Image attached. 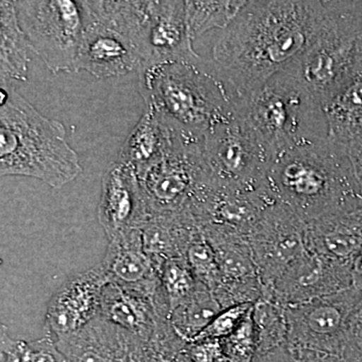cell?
<instances>
[{"mask_svg": "<svg viewBox=\"0 0 362 362\" xmlns=\"http://www.w3.org/2000/svg\"><path fill=\"white\" fill-rule=\"evenodd\" d=\"M247 240L263 290L308 251L306 223L279 202L266 209Z\"/></svg>", "mask_w": 362, "mask_h": 362, "instance_id": "13", "label": "cell"}, {"mask_svg": "<svg viewBox=\"0 0 362 362\" xmlns=\"http://www.w3.org/2000/svg\"><path fill=\"white\" fill-rule=\"evenodd\" d=\"M65 126L49 119L11 85H0V178L26 176L59 189L82 173Z\"/></svg>", "mask_w": 362, "mask_h": 362, "instance_id": "3", "label": "cell"}, {"mask_svg": "<svg viewBox=\"0 0 362 362\" xmlns=\"http://www.w3.org/2000/svg\"><path fill=\"white\" fill-rule=\"evenodd\" d=\"M359 61H362V11L361 16V25H359L358 35Z\"/></svg>", "mask_w": 362, "mask_h": 362, "instance_id": "40", "label": "cell"}, {"mask_svg": "<svg viewBox=\"0 0 362 362\" xmlns=\"http://www.w3.org/2000/svg\"><path fill=\"white\" fill-rule=\"evenodd\" d=\"M223 354L230 362H252L257 354V337L252 309L232 334L221 340Z\"/></svg>", "mask_w": 362, "mask_h": 362, "instance_id": "33", "label": "cell"}, {"mask_svg": "<svg viewBox=\"0 0 362 362\" xmlns=\"http://www.w3.org/2000/svg\"><path fill=\"white\" fill-rule=\"evenodd\" d=\"M329 1H247L213 47V64L240 98L286 70L322 30Z\"/></svg>", "mask_w": 362, "mask_h": 362, "instance_id": "1", "label": "cell"}, {"mask_svg": "<svg viewBox=\"0 0 362 362\" xmlns=\"http://www.w3.org/2000/svg\"><path fill=\"white\" fill-rule=\"evenodd\" d=\"M252 318L256 330V356L287 343L286 307L261 297L252 304Z\"/></svg>", "mask_w": 362, "mask_h": 362, "instance_id": "29", "label": "cell"}, {"mask_svg": "<svg viewBox=\"0 0 362 362\" xmlns=\"http://www.w3.org/2000/svg\"><path fill=\"white\" fill-rule=\"evenodd\" d=\"M161 291L169 307V313L192 296L199 282L195 280L185 258L169 259L158 266Z\"/></svg>", "mask_w": 362, "mask_h": 362, "instance_id": "30", "label": "cell"}, {"mask_svg": "<svg viewBox=\"0 0 362 362\" xmlns=\"http://www.w3.org/2000/svg\"><path fill=\"white\" fill-rule=\"evenodd\" d=\"M202 156L211 181L225 188L259 187L271 162L258 138L235 113L204 136Z\"/></svg>", "mask_w": 362, "mask_h": 362, "instance_id": "10", "label": "cell"}, {"mask_svg": "<svg viewBox=\"0 0 362 362\" xmlns=\"http://www.w3.org/2000/svg\"><path fill=\"white\" fill-rule=\"evenodd\" d=\"M102 266L109 283L156 295L160 288L156 264L143 247L141 228L109 240Z\"/></svg>", "mask_w": 362, "mask_h": 362, "instance_id": "19", "label": "cell"}, {"mask_svg": "<svg viewBox=\"0 0 362 362\" xmlns=\"http://www.w3.org/2000/svg\"><path fill=\"white\" fill-rule=\"evenodd\" d=\"M0 362H66L56 342L44 337L33 341L7 337L0 344Z\"/></svg>", "mask_w": 362, "mask_h": 362, "instance_id": "31", "label": "cell"}, {"mask_svg": "<svg viewBox=\"0 0 362 362\" xmlns=\"http://www.w3.org/2000/svg\"><path fill=\"white\" fill-rule=\"evenodd\" d=\"M344 148L349 157L357 187L362 195V134L347 143Z\"/></svg>", "mask_w": 362, "mask_h": 362, "instance_id": "38", "label": "cell"}, {"mask_svg": "<svg viewBox=\"0 0 362 362\" xmlns=\"http://www.w3.org/2000/svg\"><path fill=\"white\" fill-rule=\"evenodd\" d=\"M109 280L102 266L71 276L54 292L47 307L44 337L59 338L82 329L99 316L102 292Z\"/></svg>", "mask_w": 362, "mask_h": 362, "instance_id": "16", "label": "cell"}, {"mask_svg": "<svg viewBox=\"0 0 362 362\" xmlns=\"http://www.w3.org/2000/svg\"><path fill=\"white\" fill-rule=\"evenodd\" d=\"M7 332L6 326H4V324L0 322V335L4 334V333Z\"/></svg>", "mask_w": 362, "mask_h": 362, "instance_id": "41", "label": "cell"}, {"mask_svg": "<svg viewBox=\"0 0 362 362\" xmlns=\"http://www.w3.org/2000/svg\"><path fill=\"white\" fill-rule=\"evenodd\" d=\"M187 345L168 320L162 321L149 340L130 345L129 362H192Z\"/></svg>", "mask_w": 362, "mask_h": 362, "instance_id": "28", "label": "cell"}, {"mask_svg": "<svg viewBox=\"0 0 362 362\" xmlns=\"http://www.w3.org/2000/svg\"><path fill=\"white\" fill-rule=\"evenodd\" d=\"M199 232L194 221L182 214H149L141 228L143 247L158 269L166 259L185 258Z\"/></svg>", "mask_w": 362, "mask_h": 362, "instance_id": "23", "label": "cell"}, {"mask_svg": "<svg viewBox=\"0 0 362 362\" xmlns=\"http://www.w3.org/2000/svg\"><path fill=\"white\" fill-rule=\"evenodd\" d=\"M202 144L178 135L165 158L137 176L148 216L183 214L192 218L190 211L199 195L214 185L202 160Z\"/></svg>", "mask_w": 362, "mask_h": 362, "instance_id": "9", "label": "cell"}, {"mask_svg": "<svg viewBox=\"0 0 362 362\" xmlns=\"http://www.w3.org/2000/svg\"><path fill=\"white\" fill-rule=\"evenodd\" d=\"M264 185L274 201L306 225L362 206L346 151L329 137L275 157Z\"/></svg>", "mask_w": 362, "mask_h": 362, "instance_id": "2", "label": "cell"}, {"mask_svg": "<svg viewBox=\"0 0 362 362\" xmlns=\"http://www.w3.org/2000/svg\"><path fill=\"white\" fill-rule=\"evenodd\" d=\"M146 110L192 141L235 115L233 96L211 68L199 63L162 64L138 71Z\"/></svg>", "mask_w": 362, "mask_h": 362, "instance_id": "4", "label": "cell"}, {"mask_svg": "<svg viewBox=\"0 0 362 362\" xmlns=\"http://www.w3.org/2000/svg\"><path fill=\"white\" fill-rule=\"evenodd\" d=\"M30 51L16 2L0 0V85L28 80Z\"/></svg>", "mask_w": 362, "mask_h": 362, "instance_id": "25", "label": "cell"}, {"mask_svg": "<svg viewBox=\"0 0 362 362\" xmlns=\"http://www.w3.org/2000/svg\"><path fill=\"white\" fill-rule=\"evenodd\" d=\"M252 307V304L247 303L233 305L223 309L199 333V337L195 338L194 341L206 339L223 340V338L228 337L239 327Z\"/></svg>", "mask_w": 362, "mask_h": 362, "instance_id": "34", "label": "cell"}, {"mask_svg": "<svg viewBox=\"0 0 362 362\" xmlns=\"http://www.w3.org/2000/svg\"><path fill=\"white\" fill-rule=\"evenodd\" d=\"M233 107L271 161L288 150L328 138L322 106L287 71L235 98Z\"/></svg>", "mask_w": 362, "mask_h": 362, "instance_id": "5", "label": "cell"}, {"mask_svg": "<svg viewBox=\"0 0 362 362\" xmlns=\"http://www.w3.org/2000/svg\"><path fill=\"white\" fill-rule=\"evenodd\" d=\"M347 346L362 358V296L350 314L347 324Z\"/></svg>", "mask_w": 362, "mask_h": 362, "instance_id": "37", "label": "cell"}, {"mask_svg": "<svg viewBox=\"0 0 362 362\" xmlns=\"http://www.w3.org/2000/svg\"><path fill=\"white\" fill-rule=\"evenodd\" d=\"M362 296V290L350 287L286 307L287 343L298 349L338 356L347 346L350 314Z\"/></svg>", "mask_w": 362, "mask_h": 362, "instance_id": "11", "label": "cell"}, {"mask_svg": "<svg viewBox=\"0 0 362 362\" xmlns=\"http://www.w3.org/2000/svg\"><path fill=\"white\" fill-rule=\"evenodd\" d=\"M362 1H329L322 30L303 54L288 66L321 106L354 73L359 62Z\"/></svg>", "mask_w": 362, "mask_h": 362, "instance_id": "6", "label": "cell"}, {"mask_svg": "<svg viewBox=\"0 0 362 362\" xmlns=\"http://www.w3.org/2000/svg\"><path fill=\"white\" fill-rule=\"evenodd\" d=\"M221 310L214 293L199 283L194 294L169 313L168 320L176 334L190 343Z\"/></svg>", "mask_w": 362, "mask_h": 362, "instance_id": "26", "label": "cell"}, {"mask_svg": "<svg viewBox=\"0 0 362 362\" xmlns=\"http://www.w3.org/2000/svg\"><path fill=\"white\" fill-rule=\"evenodd\" d=\"M352 287L349 266L308 251L300 257L262 297L288 307Z\"/></svg>", "mask_w": 362, "mask_h": 362, "instance_id": "15", "label": "cell"}, {"mask_svg": "<svg viewBox=\"0 0 362 362\" xmlns=\"http://www.w3.org/2000/svg\"><path fill=\"white\" fill-rule=\"evenodd\" d=\"M84 32L77 71L99 78L140 70L136 45L140 1H82Z\"/></svg>", "mask_w": 362, "mask_h": 362, "instance_id": "7", "label": "cell"}, {"mask_svg": "<svg viewBox=\"0 0 362 362\" xmlns=\"http://www.w3.org/2000/svg\"><path fill=\"white\" fill-rule=\"evenodd\" d=\"M352 287L362 290V247L350 264Z\"/></svg>", "mask_w": 362, "mask_h": 362, "instance_id": "39", "label": "cell"}, {"mask_svg": "<svg viewBox=\"0 0 362 362\" xmlns=\"http://www.w3.org/2000/svg\"><path fill=\"white\" fill-rule=\"evenodd\" d=\"M334 356L298 349L285 343L266 354H259L252 362H332Z\"/></svg>", "mask_w": 362, "mask_h": 362, "instance_id": "35", "label": "cell"}, {"mask_svg": "<svg viewBox=\"0 0 362 362\" xmlns=\"http://www.w3.org/2000/svg\"><path fill=\"white\" fill-rule=\"evenodd\" d=\"M247 1H185L188 33L194 40L213 30H223Z\"/></svg>", "mask_w": 362, "mask_h": 362, "instance_id": "27", "label": "cell"}, {"mask_svg": "<svg viewBox=\"0 0 362 362\" xmlns=\"http://www.w3.org/2000/svg\"><path fill=\"white\" fill-rule=\"evenodd\" d=\"M177 133L156 114L145 109L126 138L116 161L129 166L136 175H141L165 158L175 147Z\"/></svg>", "mask_w": 362, "mask_h": 362, "instance_id": "22", "label": "cell"}, {"mask_svg": "<svg viewBox=\"0 0 362 362\" xmlns=\"http://www.w3.org/2000/svg\"><path fill=\"white\" fill-rule=\"evenodd\" d=\"M187 352L192 362L226 361L221 340H197V341L187 343Z\"/></svg>", "mask_w": 362, "mask_h": 362, "instance_id": "36", "label": "cell"}, {"mask_svg": "<svg viewBox=\"0 0 362 362\" xmlns=\"http://www.w3.org/2000/svg\"><path fill=\"white\" fill-rule=\"evenodd\" d=\"M307 247L349 266L362 247V206L306 225Z\"/></svg>", "mask_w": 362, "mask_h": 362, "instance_id": "20", "label": "cell"}, {"mask_svg": "<svg viewBox=\"0 0 362 362\" xmlns=\"http://www.w3.org/2000/svg\"><path fill=\"white\" fill-rule=\"evenodd\" d=\"M56 344L66 362H129L125 335L99 316Z\"/></svg>", "mask_w": 362, "mask_h": 362, "instance_id": "21", "label": "cell"}, {"mask_svg": "<svg viewBox=\"0 0 362 362\" xmlns=\"http://www.w3.org/2000/svg\"><path fill=\"white\" fill-rule=\"evenodd\" d=\"M97 216L109 240L144 225L148 211L139 180L129 166L115 161L105 173Z\"/></svg>", "mask_w": 362, "mask_h": 362, "instance_id": "17", "label": "cell"}, {"mask_svg": "<svg viewBox=\"0 0 362 362\" xmlns=\"http://www.w3.org/2000/svg\"><path fill=\"white\" fill-rule=\"evenodd\" d=\"M14 2L30 51L35 52L54 75L77 73L78 52L84 32L82 1Z\"/></svg>", "mask_w": 362, "mask_h": 362, "instance_id": "8", "label": "cell"}, {"mask_svg": "<svg viewBox=\"0 0 362 362\" xmlns=\"http://www.w3.org/2000/svg\"><path fill=\"white\" fill-rule=\"evenodd\" d=\"M136 45L139 71L162 64L202 61L188 33L185 1H141Z\"/></svg>", "mask_w": 362, "mask_h": 362, "instance_id": "12", "label": "cell"}, {"mask_svg": "<svg viewBox=\"0 0 362 362\" xmlns=\"http://www.w3.org/2000/svg\"><path fill=\"white\" fill-rule=\"evenodd\" d=\"M156 294L108 283L102 292L99 317L125 335L128 346L147 341L153 337L159 324L168 320L157 313L154 302Z\"/></svg>", "mask_w": 362, "mask_h": 362, "instance_id": "18", "label": "cell"}, {"mask_svg": "<svg viewBox=\"0 0 362 362\" xmlns=\"http://www.w3.org/2000/svg\"><path fill=\"white\" fill-rule=\"evenodd\" d=\"M201 232L220 268L221 284L214 295L221 308L258 301L263 286L247 237L214 223L202 226Z\"/></svg>", "mask_w": 362, "mask_h": 362, "instance_id": "14", "label": "cell"}, {"mask_svg": "<svg viewBox=\"0 0 362 362\" xmlns=\"http://www.w3.org/2000/svg\"><path fill=\"white\" fill-rule=\"evenodd\" d=\"M185 258L195 280L209 291L216 292L221 284V271L213 249L202 232L190 242Z\"/></svg>", "mask_w": 362, "mask_h": 362, "instance_id": "32", "label": "cell"}, {"mask_svg": "<svg viewBox=\"0 0 362 362\" xmlns=\"http://www.w3.org/2000/svg\"><path fill=\"white\" fill-rule=\"evenodd\" d=\"M223 362H230V361H223Z\"/></svg>", "mask_w": 362, "mask_h": 362, "instance_id": "42", "label": "cell"}, {"mask_svg": "<svg viewBox=\"0 0 362 362\" xmlns=\"http://www.w3.org/2000/svg\"><path fill=\"white\" fill-rule=\"evenodd\" d=\"M322 109L333 141L344 147L362 134V61Z\"/></svg>", "mask_w": 362, "mask_h": 362, "instance_id": "24", "label": "cell"}]
</instances>
